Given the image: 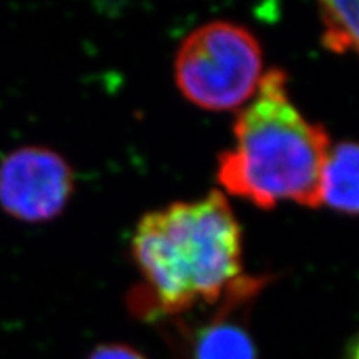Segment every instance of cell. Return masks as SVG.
<instances>
[{"instance_id": "5b68a950", "label": "cell", "mask_w": 359, "mask_h": 359, "mask_svg": "<svg viewBox=\"0 0 359 359\" xmlns=\"http://www.w3.org/2000/svg\"><path fill=\"white\" fill-rule=\"evenodd\" d=\"M359 151L354 142H341L327 151L321 175V205L339 213H358Z\"/></svg>"}, {"instance_id": "8992f818", "label": "cell", "mask_w": 359, "mask_h": 359, "mask_svg": "<svg viewBox=\"0 0 359 359\" xmlns=\"http://www.w3.org/2000/svg\"><path fill=\"white\" fill-rule=\"evenodd\" d=\"M191 353L193 359H258L248 330L226 318V313L196 334Z\"/></svg>"}, {"instance_id": "277c9868", "label": "cell", "mask_w": 359, "mask_h": 359, "mask_svg": "<svg viewBox=\"0 0 359 359\" xmlns=\"http://www.w3.org/2000/svg\"><path fill=\"white\" fill-rule=\"evenodd\" d=\"M69 161L45 147H22L0 163V206L27 223L50 222L74 193Z\"/></svg>"}, {"instance_id": "9c48e42d", "label": "cell", "mask_w": 359, "mask_h": 359, "mask_svg": "<svg viewBox=\"0 0 359 359\" xmlns=\"http://www.w3.org/2000/svg\"><path fill=\"white\" fill-rule=\"evenodd\" d=\"M349 359H358V353H356V346L351 348V358Z\"/></svg>"}, {"instance_id": "7a4b0ae2", "label": "cell", "mask_w": 359, "mask_h": 359, "mask_svg": "<svg viewBox=\"0 0 359 359\" xmlns=\"http://www.w3.org/2000/svg\"><path fill=\"white\" fill-rule=\"evenodd\" d=\"M132 250L155 309L167 314L218 302L243 269L241 226L218 190L147 213Z\"/></svg>"}, {"instance_id": "3957f363", "label": "cell", "mask_w": 359, "mask_h": 359, "mask_svg": "<svg viewBox=\"0 0 359 359\" xmlns=\"http://www.w3.org/2000/svg\"><path fill=\"white\" fill-rule=\"evenodd\" d=\"M263 77L259 42L243 25L215 20L198 27L180 45L175 79L193 105L235 110L257 93Z\"/></svg>"}, {"instance_id": "52a82bcc", "label": "cell", "mask_w": 359, "mask_h": 359, "mask_svg": "<svg viewBox=\"0 0 359 359\" xmlns=\"http://www.w3.org/2000/svg\"><path fill=\"white\" fill-rule=\"evenodd\" d=\"M320 19L323 24L321 43L333 53L358 52V2H320Z\"/></svg>"}, {"instance_id": "ba28073f", "label": "cell", "mask_w": 359, "mask_h": 359, "mask_svg": "<svg viewBox=\"0 0 359 359\" xmlns=\"http://www.w3.org/2000/svg\"><path fill=\"white\" fill-rule=\"evenodd\" d=\"M87 359H147L140 351L127 344H102Z\"/></svg>"}, {"instance_id": "6da1fadb", "label": "cell", "mask_w": 359, "mask_h": 359, "mask_svg": "<svg viewBox=\"0 0 359 359\" xmlns=\"http://www.w3.org/2000/svg\"><path fill=\"white\" fill-rule=\"evenodd\" d=\"M286 80L280 69L263 74L253 100L236 116L235 145L218 156L217 180L263 210L285 200L318 208L330 137L296 109Z\"/></svg>"}]
</instances>
